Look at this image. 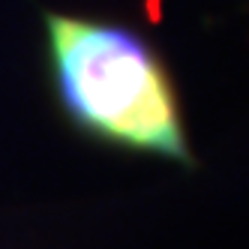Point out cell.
<instances>
[{
    "label": "cell",
    "mask_w": 249,
    "mask_h": 249,
    "mask_svg": "<svg viewBox=\"0 0 249 249\" xmlns=\"http://www.w3.org/2000/svg\"><path fill=\"white\" fill-rule=\"evenodd\" d=\"M45 45L54 96L81 135L192 165L174 81L144 36L120 24L48 12Z\"/></svg>",
    "instance_id": "1"
}]
</instances>
